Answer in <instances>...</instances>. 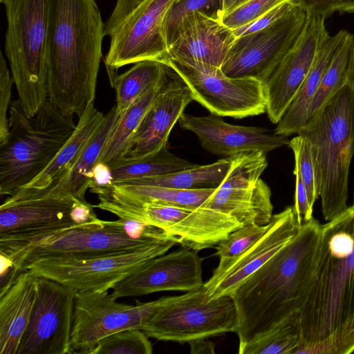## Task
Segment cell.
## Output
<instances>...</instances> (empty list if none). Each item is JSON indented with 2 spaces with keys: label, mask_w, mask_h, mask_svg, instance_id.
I'll return each mask as SVG.
<instances>
[{
  "label": "cell",
  "mask_w": 354,
  "mask_h": 354,
  "mask_svg": "<svg viewBox=\"0 0 354 354\" xmlns=\"http://www.w3.org/2000/svg\"><path fill=\"white\" fill-rule=\"evenodd\" d=\"M104 29L95 0H49L48 98L65 115L80 118L94 104Z\"/></svg>",
  "instance_id": "1"
},
{
  "label": "cell",
  "mask_w": 354,
  "mask_h": 354,
  "mask_svg": "<svg viewBox=\"0 0 354 354\" xmlns=\"http://www.w3.org/2000/svg\"><path fill=\"white\" fill-rule=\"evenodd\" d=\"M322 224L303 222L293 239L232 294L239 346L300 312L314 277Z\"/></svg>",
  "instance_id": "2"
},
{
  "label": "cell",
  "mask_w": 354,
  "mask_h": 354,
  "mask_svg": "<svg viewBox=\"0 0 354 354\" xmlns=\"http://www.w3.org/2000/svg\"><path fill=\"white\" fill-rule=\"evenodd\" d=\"M299 313L306 343L354 318V206L322 225L313 281Z\"/></svg>",
  "instance_id": "3"
},
{
  "label": "cell",
  "mask_w": 354,
  "mask_h": 354,
  "mask_svg": "<svg viewBox=\"0 0 354 354\" xmlns=\"http://www.w3.org/2000/svg\"><path fill=\"white\" fill-rule=\"evenodd\" d=\"M298 134L310 144L323 216L331 221L348 207L349 171L354 155L352 88L345 84Z\"/></svg>",
  "instance_id": "4"
},
{
  "label": "cell",
  "mask_w": 354,
  "mask_h": 354,
  "mask_svg": "<svg viewBox=\"0 0 354 354\" xmlns=\"http://www.w3.org/2000/svg\"><path fill=\"white\" fill-rule=\"evenodd\" d=\"M9 134L0 145V195L12 196L35 179L75 131L73 116L64 114L48 98L32 116L19 100L9 108Z\"/></svg>",
  "instance_id": "5"
},
{
  "label": "cell",
  "mask_w": 354,
  "mask_h": 354,
  "mask_svg": "<svg viewBox=\"0 0 354 354\" xmlns=\"http://www.w3.org/2000/svg\"><path fill=\"white\" fill-rule=\"evenodd\" d=\"M160 239H135L129 234L120 218H97L82 224L0 234V254L12 262L17 277L26 266L37 261L122 253Z\"/></svg>",
  "instance_id": "6"
},
{
  "label": "cell",
  "mask_w": 354,
  "mask_h": 354,
  "mask_svg": "<svg viewBox=\"0 0 354 354\" xmlns=\"http://www.w3.org/2000/svg\"><path fill=\"white\" fill-rule=\"evenodd\" d=\"M8 21L5 53L18 100L34 116L48 98L46 42L49 0H1Z\"/></svg>",
  "instance_id": "7"
},
{
  "label": "cell",
  "mask_w": 354,
  "mask_h": 354,
  "mask_svg": "<svg viewBox=\"0 0 354 354\" xmlns=\"http://www.w3.org/2000/svg\"><path fill=\"white\" fill-rule=\"evenodd\" d=\"M93 205L120 218L133 220L162 229L177 237L181 246L201 251L215 247L232 232L243 226L221 212L199 207L192 209L142 201L113 185L97 194Z\"/></svg>",
  "instance_id": "8"
},
{
  "label": "cell",
  "mask_w": 354,
  "mask_h": 354,
  "mask_svg": "<svg viewBox=\"0 0 354 354\" xmlns=\"http://www.w3.org/2000/svg\"><path fill=\"white\" fill-rule=\"evenodd\" d=\"M238 315L234 299H209L203 286L170 299L147 319L142 330L157 340L180 344L236 333Z\"/></svg>",
  "instance_id": "9"
},
{
  "label": "cell",
  "mask_w": 354,
  "mask_h": 354,
  "mask_svg": "<svg viewBox=\"0 0 354 354\" xmlns=\"http://www.w3.org/2000/svg\"><path fill=\"white\" fill-rule=\"evenodd\" d=\"M178 243V238H169L122 253L43 259L28 264L24 270H30L39 277L56 281L76 292L106 291Z\"/></svg>",
  "instance_id": "10"
},
{
  "label": "cell",
  "mask_w": 354,
  "mask_h": 354,
  "mask_svg": "<svg viewBox=\"0 0 354 354\" xmlns=\"http://www.w3.org/2000/svg\"><path fill=\"white\" fill-rule=\"evenodd\" d=\"M168 66L196 100L218 116L243 118L266 112L264 83L254 77H230L220 67L168 59Z\"/></svg>",
  "instance_id": "11"
},
{
  "label": "cell",
  "mask_w": 354,
  "mask_h": 354,
  "mask_svg": "<svg viewBox=\"0 0 354 354\" xmlns=\"http://www.w3.org/2000/svg\"><path fill=\"white\" fill-rule=\"evenodd\" d=\"M170 297L128 305L106 291L75 294L70 354H93L102 338L128 329L142 330L151 315Z\"/></svg>",
  "instance_id": "12"
},
{
  "label": "cell",
  "mask_w": 354,
  "mask_h": 354,
  "mask_svg": "<svg viewBox=\"0 0 354 354\" xmlns=\"http://www.w3.org/2000/svg\"><path fill=\"white\" fill-rule=\"evenodd\" d=\"M267 166L261 151L234 156L226 177L201 207L225 213L243 226L268 225L273 216L272 194L261 178Z\"/></svg>",
  "instance_id": "13"
},
{
  "label": "cell",
  "mask_w": 354,
  "mask_h": 354,
  "mask_svg": "<svg viewBox=\"0 0 354 354\" xmlns=\"http://www.w3.org/2000/svg\"><path fill=\"white\" fill-rule=\"evenodd\" d=\"M308 17L299 4L271 25L236 37L221 68L230 77H251L263 83L292 47Z\"/></svg>",
  "instance_id": "14"
},
{
  "label": "cell",
  "mask_w": 354,
  "mask_h": 354,
  "mask_svg": "<svg viewBox=\"0 0 354 354\" xmlns=\"http://www.w3.org/2000/svg\"><path fill=\"white\" fill-rule=\"evenodd\" d=\"M174 1L145 0L113 32L104 60L110 81L125 65L143 60L165 63L169 59L164 21Z\"/></svg>",
  "instance_id": "15"
},
{
  "label": "cell",
  "mask_w": 354,
  "mask_h": 354,
  "mask_svg": "<svg viewBox=\"0 0 354 354\" xmlns=\"http://www.w3.org/2000/svg\"><path fill=\"white\" fill-rule=\"evenodd\" d=\"M76 291L39 277L30 319L17 354H70Z\"/></svg>",
  "instance_id": "16"
},
{
  "label": "cell",
  "mask_w": 354,
  "mask_h": 354,
  "mask_svg": "<svg viewBox=\"0 0 354 354\" xmlns=\"http://www.w3.org/2000/svg\"><path fill=\"white\" fill-rule=\"evenodd\" d=\"M293 205L274 214L266 232L239 255L221 259L209 279L204 283L209 299L231 296L251 274L288 243L300 225Z\"/></svg>",
  "instance_id": "17"
},
{
  "label": "cell",
  "mask_w": 354,
  "mask_h": 354,
  "mask_svg": "<svg viewBox=\"0 0 354 354\" xmlns=\"http://www.w3.org/2000/svg\"><path fill=\"white\" fill-rule=\"evenodd\" d=\"M326 17L308 13L297 41L264 83L266 113L273 124L281 120L310 71L325 38Z\"/></svg>",
  "instance_id": "18"
},
{
  "label": "cell",
  "mask_w": 354,
  "mask_h": 354,
  "mask_svg": "<svg viewBox=\"0 0 354 354\" xmlns=\"http://www.w3.org/2000/svg\"><path fill=\"white\" fill-rule=\"evenodd\" d=\"M203 258L182 246L158 256L117 283L111 295L118 299L161 291L189 292L201 288Z\"/></svg>",
  "instance_id": "19"
},
{
  "label": "cell",
  "mask_w": 354,
  "mask_h": 354,
  "mask_svg": "<svg viewBox=\"0 0 354 354\" xmlns=\"http://www.w3.org/2000/svg\"><path fill=\"white\" fill-rule=\"evenodd\" d=\"M178 122L182 129L198 137L204 149L227 157L257 151L267 153L290 143L288 136L266 128L231 124L212 113L200 117L183 113Z\"/></svg>",
  "instance_id": "20"
},
{
  "label": "cell",
  "mask_w": 354,
  "mask_h": 354,
  "mask_svg": "<svg viewBox=\"0 0 354 354\" xmlns=\"http://www.w3.org/2000/svg\"><path fill=\"white\" fill-rule=\"evenodd\" d=\"M93 205L73 197H41L0 206V234H17L97 219Z\"/></svg>",
  "instance_id": "21"
},
{
  "label": "cell",
  "mask_w": 354,
  "mask_h": 354,
  "mask_svg": "<svg viewBox=\"0 0 354 354\" xmlns=\"http://www.w3.org/2000/svg\"><path fill=\"white\" fill-rule=\"evenodd\" d=\"M236 39L221 17L196 12L180 25L168 48L169 59L221 68Z\"/></svg>",
  "instance_id": "22"
},
{
  "label": "cell",
  "mask_w": 354,
  "mask_h": 354,
  "mask_svg": "<svg viewBox=\"0 0 354 354\" xmlns=\"http://www.w3.org/2000/svg\"><path fill=\"white\" fill-rule=\"evenodd\" d=\"M170 75L171 69L168 80L145 115L124 157L142 158L167 146L172 128L194 100L187 85L176 73L172 78Z\"/></svg>",
  "instance_id": "23"
},
{
  "label": "cell",
  "mask_w": 354,
  "mask_h": 354,
  "mask_svg": "<svg viewBox=\"0 0 354 354\" xmlns=\"http://www.w3.org/2000/svg\"><path fill=\"white\" fill-rule=\"evenodd\" d=\"M39 276L20 272L0 289V354H17L36 299Z\"/></svg>",
  "instance_id": "24"
},
{
  "label": "cell",
  "mask_w": 354,
  "mask_h": 354,
  "mask_svg": "<svg viewBox=\"0 0 354 354\" xmlns=\"http://www.w3.org/2000/svg\"><path fill=\"white\" fill-rule=\"evenodd\" d=\"M104 115L91 104L79 118L73 133L48 166L30 183L19 189L3 203L28 198L57 185L77 162L84 147L99 129Z\"/></svg>",
  "instance_id": "25"
},
{
  "label": "cell",
  "mask_w": 354,
  "mask_h": 354,
  "mask_svg": "<svg viewBox=\"0 0 354 354\" xmlns=\"http://www.w3.org/2000/svg\"><path fill=\"white\" fill-rule=\"evenodd\" d=\"M121 115L116 106H113L104 115L99 129L86 145L77 162L70 171L54 187L25 200L55 196L73 197L86 201L85 194L89 188L93 169L98 162L104 145Z\"/></svg>",
  "instance_id": "26"
},
{
  "label": "cell",
  "mask_w": 354,
  "mask_h": 354,
  "mask_svg": "<svg viewBox=\"0 0 354 354\" xmlns=\"http://www.w3.org/2000/svg\"><path fill=\"white\" fill-rule=\"evenodd\" d=\"M347 31L341 30L324 40L313 64L296 96L274 130L276 135L289 136L298 134L304 127L309 107L339 44Z\"/></svg>",
  "instance_id": "27"
},
{
  "label": "cell",
  "mask_w": 354,
  "mask_h": 354,
  "mask_svg": "<svg viewBox=\"0 0 354 354\" xmlns=\"http://www.w3.org/2000/svg\"><path fill=\"white\" fill-rule=\"evenodd\" d=\"M169 67L156 60L138 62L117 75L111 84L115 88L118 111L122 114L136 100L168 78Z\"/></svg>",
  "instance_id": "28"
},
{
  "label": "cell",
  "mask_w": 354,
  "mask_h": 354,
  "mask_svg": "<svg viewBox=\"0 0 354 354\" xmlns=\"http://www.w3.org/2000/svg\"><path fill=\"white\" fill-rule=\"evenodd\" d=\"M167 80L142 95L122 114L104 145L98 162L107 165L126 156L133 136Z\"/></svg>",
  "instance_id": "29"
},
{
  "label": "cell",
  "mask_w": 354,
  "mask_h": 354,
  "mask_svg": "<svg viewBox=\"0 0 354 354\" xmlns=\"http://www.w3.org/2000/svg\"><path fill=\"white\" fill-rule=\"evenodd\" d=\"M232 160L233 156L227 157L209 165H198L195 167L176 172L116 184L153 185L183 189L216 188L226 177Z\"/></svg>",
  "instance_id": "30"
},
{
  "label": "cell",
  "mask_w": 354,
  "mask_h": 354,
  "mask_svg": "<svg viewBox=\"0 0 354 354\" xmlns=\"http://www.w3.org/2000/svg\"><path fill=\"white\" fill-rule=\"evenodd\" d=\"M107 165L113 184L169 174L198 165L171 153L168 145L151 155L138 158L122 157Z\"/></svg>",
  "instance_id": "31"
},
{
  "label": "cell",
  "mask_w": 354,
  "mask_h": 354,
  "mask_svg": "<svg viewBox=\"0 0 354 354\" xmlns=\"http://www.w3.org/2000/svg\"><path fill=\"white\" fill-rule=\"evenodd\" d=\"M304 342L300 313L295 312L239 346V354H292Z\"/></svg>",
  "instance_id": "32"
},
{
  "label": "cell",
  "mask_w": 354,
  "mask_h": 354,
  "mask_svg": "<svg viewBox=\"0 0 354 354\" xmlns=\"http://www.w3.org/2000/svg\"><path fill=\"white\" fill-rule=\"evenodd\" d=\"M353 48L354 37L347 31L337 48L310 103L306 123L313 120L345 84V77Z\"/></svg>",
  "instance_id": "33"
},
{
  "label": "cell",
  "mask_w": 354,
  "mask_h": 354,
  "mask_svg": "<svg viewBox=\"0 0 354 354\" xmlns=\"http://www.w3.org/2000/svg\"><path fill=\"white\" fill-rule=\"evenodd\" d=\"M113 185L120 191L142 201L192 209L201 207L216 189H183L153 185Z\"/></svg>",
  "instance_id": "34"
},
{
  "label": "cell",
  "mask_w": 354,
  "mask_h": 354,
  "mask_svg": "<svg viewBox=\"0 0 354 354\" xmlns=\"http://www.w3.org/2000/svg\"><path fill=\"white\" fill-rule=\"evenodd\" d=\"M196 12L221 18L223 0H174L164 21V32L168 48L184 19Z\"/></svg>",
  "instance_id": "35"
},
{
  "label": "cell",
  "mask_w": 354,
  "mask_h": 354,
  "mask_svg": "<svg viewBox=\"0 0 354 354\" xmlns=\"http://www.w3.org/2000/svg\"><path fill=\"white\" fill-rule=\"evenodd\" d=\"M152 344L140 329H128L100 339L93 354H151Z\"/></svg>",
  "instance_id": "36"
},
{
  "label": "cell",
  "mask_w": 354,
  "mask_h": 354,
  "mask_svg": "<svg viewBox=\"0 0 354 354\" xmlns=\"http://www.w3.org/2000/svg\"><path fill=\"white\" fill-rule=\"evenodd\" d=\"M354 352V318L339 325L327 337L303 342L292 354H347Z\"/></svg>",
  "instance_id": "37"
},
{
  "label": "cell",
  "mask_w": 354,
  "mask_h": 354,
  "mask_svg": "<svg viewBox=\"0 0 354 354\" xmlns=\"http://www.w3.org/2000/svg\"><path fill=\"white\" fill-rule=\"evenodd\" d=\"M266 225H245L232 232L214 248L215 255L221 259L232 258L239 255L252 246L267 231Z\"/></svg>",
  "instance_id": "38"
},
{
  "label": "cell",
  "mask_w": 354,
  "mask_h": 354,
  "mask_svg": "<svg viewBox=\"0 0 354 354\" xmlns=\"http://www.w3.org/2000/svg\"><path fill=\"white\" fill-rule=\"evenodd\" d=\"M292 150L295 162L298 166L306 186L308 202L311 209L319 198L317 192L315 169L312 160L310 147L306 138L297 134L290 140L289 146Z\"/></svg>",
  "instance_id": "39"
},
{
  "label": "cell",
  "mask_w": 354,
  "mask_h": 354,
  "mask_svg": "<svg viewBox=\"0 0 354 354\" xmlns=\"http://www.w3.org/2000/svg\"><path fill=\"white\" fill-rule=\"evenodd\" d=\"M295 0H248L221 17L222 23L232 30L246 26L277 6Z\"/></svg>",
  "instance_id": "40"
},
{
  "label": "cell",
  "mask_w": 354,
  "mask_h": 354,
  "mask_svg": "<svg viewBox=\"0 0 354 354\" xmlns=\"http://www.w3.org/2000/svg\"><path fill=\"white\" fill-rule=\"evenodd\" d=\"M14 84L12 75L7 67L6 59L0 55V145L3 144L9 134V118L7 116L11 104L12 87Z\"/></svg>",
  "instance_id": "41"
},
{
  "label": "cell",
  "mask_w": 354,
  "mask_h": 354,
  "mask_svg": "<svg viewBox=\"0 0 354 354\" xmlns=\"http://www.w3.org/2000/svg\"><path fill=\"white\" fill-rule=\"evenodd\" d=\"M297 4V3L295 1H288L281 3L252 23L233 30L234 34L236 37H239L241 35L261 30L286 15Z\"/></svg>",
  "instance_id": "42"
},
{
  "label": "cell",
  "mask_w": 354,
  "mask_h": 354,
  "mask_svg": "<svg viewBox=\"0 0 354 354\" xmlns=\"http://www.w3.org/2000/svg\"><path fill=\"white\" fill-rule=\"evenodd\" d=\"M295 192L294 209L301 223L313 218V209L310 208L307 190L303 181L298 165L295 162Z\"/></svg>",
  "instance_id": "43"
},
{
  "label": "cell",
  "mask_w": 354,
  "mask_h": 354,
  "mask_svg": "<svg viewBox=\"0 0 354 354\" xmlns=\"http://www.w3.org/2000/svg\"><path fill=\"white\" fill-rule=\"evenodd\" d=\"M145 0H116L112 14L105 24V36H109L116 28Z\"/></svg>",
  "instance_id": "44"
},
{
  "label": "cell",
  "mask_w": 354,
  "mask_h": 354,
  "mask_svg": "<svg viewBox=\"0 0 354 354\" xmlns=\"http://www.w3.org/2000/svg\"><path fill=\"white\" fill-rule=\"evenodd\" d=\"M308 13L319 15L326 18L338 12V0H295Z\"/></svg>",
  "instance_id": "45"
},
{
  "label": "cell",
  "mask_w": 354,
  "mask_h": 354,
  "mask_svg": "<svg viewBox=\"0 0 354 354\" xmlns=\"http://www.w3.org/2000/svg\"><path fill=\"white\" fill-rule=\"evenodd\" d=\"M113 185L112 175L108 165L97 162L92 172L89 189L104 188Z\"/></svg>",
  "instance_id": "46"
},
{
  "label": "cell",
  "mask_w": 354,
  "mask_h": 354,
  "mask_svg": "<svg viewBox=\"0 0 354 354\" xmlns=\"http://www.w3.org/2000/svg\"><path fill=\"white\" fill-rule=\"evenodd\" d=\"M192 354H212L215 353V345L208 338H202L189 342Z\"/></svg>",
  "instance_id": "47"
},
{
  "label": "cell",
  "mask_w": 354,
  "mask_h": 354,
  "mask_svg": "<svg viewBox=\"0 0 354 354\" xmlns=\"http://www.w3.org/2000/svg\"><path fill=\"white\" fill-rule=\"evenodd\" d=\"M345 84L349 86L354 91V48L353 50L349 65L346 71ZM352 206H354V194Z\"/></svg>",
  "instance_id": "48"
},
{
  "label": "cell",
  "mask_w": 354,
  "mask_h": 354,
  "mask_svg": "<svg viewBox=\"0 0 354 354\" xmlns=\"http://www.w3.org/2000/svg\"><path fill=\"white\" fill-rule=\"evenodd\" d=\"M248 0H223V14L222 17L238 7L241 6L242 4L245 3Z\"/></svg>",
  "instance_id": "49"
},
{
  "label": "cell",
  "mask_w": 354,
  "mask_h": 354,
  "mask_svg": "<svg viewBox=\"0 0 354 354\" xmlns=\"http://www.w3.org/2000/svg\"><path fill=\"white\" fill-rule=\"evenodd\" d=\"M338 12L340 14L354 13V0H338Z\"/></svg>",
  "instance_id": "50"
}]
</instances>
